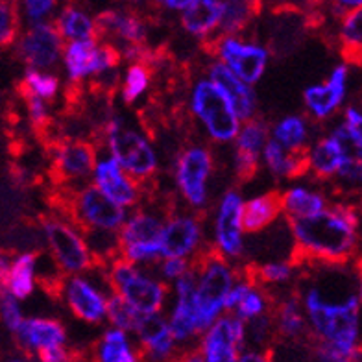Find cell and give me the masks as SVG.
<instances>
[{"instance_id": "277c9868", "label": "cell", "mask_w": 362, "mask_h": 362, "mask_svg": "<svg viewBox=\"0 0 362 362\" xmlns=\"http://www.w3.org/2000/svg\"><path fill=\"white\" fill-rule=\"evenodd\" d=\"M102 141H105L111 158L141 187V191L148 183H153L159 170V158L152 143L141 132L124 124L122 117L113 115L102 129Z\"/></svg>"}, {"instance_id": "681fc988", "label": "cell", "mask_w": 362, "mask_h": 362, "mask_svg": "<svg viewBox=\"0 0 362 362\" xmlns=\"http://www.w3.org/2000/svg\"><path fill=\"white\" fill-rule=\"evenodd\" d=\"M126 8H132V10H143V8H148V6L153 4V0H122Z\"/></svg>"}, {"instance_id": "ac0fdd59", "label": "cell", "mask_w": 362, "mask_h": 362, "mask_svg": "<svg viewBox=\"0 0 362 362\" xmlns=\"http://www.w3.org/2000/svg\"><path fill=\"white\" fill-rule=\"evenodd\" d=\"M270 128L262 119L246 120L235 137L233 170L235 180L238 183H248L255 177L261 165V153L264 144L268 143Z\"/></svg>"}, {"instance_id": "f35d334b", "label": "cell", "mask_w": 362, "mask_h": 362, "mask_svg": "<svg viewBox=\"0 0 362 362\" xmlns=\"http://www.w3.org/2000/svg\"><path fill=\"white\" fill-rule=\"evenodd\" d=\"M21 23L26 26L52 23L63 0H13Z\"/></svg>"}, {"instance_id": "b9f144b4", "label": "cell", "mask_w": 362, "mask_h": 362, "mask_svg": "<svg viewBox=\"0 0 362 362\" xmlns=\"http://www.w3.org/2000/svg\"><path fill=\"white\" fill-rule=\"evenodd\" d=\"M23 309L19 305V300L10 294L6 286H0V320L4 327L13 333L17 325L23 322Z\"/></svg>"}, {"instance_id": "e0dca14e", "label": "cell", "mask_w": 362, "mask_h": 362, "mask_svg": "<svg viewBox=\"0 0 362 362\" xmlns=\"http://www.w3.org/2000/svg\"><path fill=\"white\" fill-rule=\"evenodd\" d=\"M204 243V215H170L165 220L159 244L163 259H192Z\"/></svg>"}, {"instance_id": "484cf974", "label": "cell", "mask_w": 362, "mask_h": 362, "mask_svg": "<svg viewBox=\"0 0 362 362\" xmlns=\"http://www.w3.org/2000/svg\"><path fill=\"white\" fill-rule=\"evenodd\" d=\"M90 362H143L139 346L132 334L110 327L90 346Z\"/></svg>"}, {"instance_id": "f907efd6", "label": "cell", "mask_w": 362, "mask_h": 362, "mask_svg": "<svg viewBox=\"0 0 362 362\" xmlns=\"http://www.w3.org/2000/svg\"><path fill=\"white\" fill-rule=\"evenodd\" d=\"M0 362H30V358L23 357V355H10V357L0 358Z\"/></svg>"}, {"instance_id": "f1b7e54d", "label": "cell", "mask_w": 362, "mask_h": 362, "mask_svg": "<svg viewBox=\"0 0 362 362\" xmlns=\"http://www.w3.org/2000/svg\"><path fill=\"white\" fill-rule=\"evenodd\" d=\"M261 158L276 177L296 180L309 172V148L300 152H286L276 141H268L262 148Z\"/></svg>"}, {"instance_id": "7a4b0ae2", "label": "cell", "mask_w": 362, "mask_h": 362, "mask_svg": "<svg viewBox=\"0 0 362 362\" xmlns=\"http://www.w3.org/2000/svg\"><path fill=\"white\" fill-rule=\"evenodd\" d=\"M300 301L315 342L327 344L348 355L361 353V294H353L342 301H325L309 285Z\"/></svg>"}, {"instance_id": "603a6c76", "label": "cell", "mask_w": 362, "mask_h": 362, "mask_svg": "<svg viewBox=\"0 0 362 362\" xmlns=\"http://www.w3.org/2000/svg\"><path fill=\"white\" fill-rule=\"evenodd\" d=\"M207 78L226 96V100L229 102V105H231V110L237 115L238 120L246 122V120L255 117V113H257V98H255V93L252 90V87L238 80L226 65L213 59L207 65Z\"/></svg>"}, {"instance_id": "f6af8a7d", "label": "cell", "mask_w": 362, "mask_h": 362, "mask_svg": "<svg viewBox=\"0 0 362 362\" xmlns=\"http://www.w3.org/2000/svg\"><path fill=\"white\" fill-rule=\"evenodd\" d=\"M237 362H272L270 351L268 349H252L244 348Z\"/></svg>"}, {"instance_id": "83f0119b", "label": "cell", "mask_w": 362, "mask_h": 362, "mask_svg": "<svg viewBox=\"0 0 362 362\" xmlns=\"http://www.w3.org/2000/svg\"><path fill=\"white\" fill-rule=\"evenodd\" d=\"M168 216L165 213H153L152 209H139L135 215L124 220L119 229L120 248L137 246V244L159 243L163 226Z\"/></svg>"}, {"instance_id": "1f68e13d", "label": "cell", "mask_w": 362, "mask_h": 362, "mask_svg": "<svg viewBox=\"0 0 362 362\" xmlns=\"http://www.w3.org/2000/svg\"><path fill=\"white\" fill-rule=\"evenodd\" d=\"M281 205L286 220L309 218L325 209L327 200L318 191L307 187H292L286 192H281Z\"/></svg>"}, {"instance_id": "4dcf8cb0", "label": "cell", "mask_w": 362, "mask_h": 362, "mask_svg": "<svg viewBox=\"0 0 362 362\" xmlns=\"http://www.w3.org/2000/svg\"><path fill=\"white\" fill-rule=\"evenodd\" d=\"M342 161V150L331 135L318 139L309 146V172L315 174L316 180L327 181L337 176Z\"/></svg>"}, {"instance_id": "ba28073f", "label": "cell", "mask_w": 362, "mask_h": 362, "mask_svg": "<svg viewBox=\"0 0 362 362\" xmlns=\"http://www.w3.org/2000/svg\"><path fill=\"white\" fill-rule=\"evenodd\" d=\"M39 228L47 240L48 253L63 276H81L93 267L83 235L71 222L59 215H47L41 218Z\"/></svg>"}, {"instance_id": "bcb514c9", "label": "cell", "mask_w": 362, "mask_h": 362, "mask_svg": "<svg viewBox=\"0 0 362 362\" xmlns=\"http://www.w3.org/2000/svg\"><path fill=\"white\" fill-rule=\"evenodd\" d=\"M331 8L339 17H342L344 13H349V11L362 10V0H333Z\"/></svg>"}, {"instance_id": "7dc6e473", "label": "cell", "mask_w": 362, "mask_h": 362, "mask_svg": "<svg viewBox=\"0 0 362 362\" xmlns=\"http://www.w3.org/2000/svg\"><path fill=\"white\" fill-rule=\"evenodd\" d=\"M344 124L348 126V128L361 132L362 117H361V111H358L355 105H348V107H346V113H344Z\"/></svg>"}, {"instance_id": "44dd1931", "label": "cell", "mask_w": 362, "mask_h": 362, "mask_svg": "<svg viewBox=\"0 0 362 362\" xmlns=\"http://www.w3.org/2000/svg\"><path fill=\"white\" fill-rule=\"evenodd\" d=\"M62 296L72 316L83 324L100 325L105 320L107 298L83 276H69L63 283Z\"/></svg>"}, {"instance_id": "4316f807", "label": "cell", "mask_w": 362, "mask_h": 362, "mask_svg": "<svg viewBox=\"0 0 362 362\" xmlns=\"http://www.w3.org/2000/svg\"><path fill=\"white\" fill-rule=\"evenodd\" d=\"M283 215L281 192L270 191L259 194L246 204H243L240 211V226L244 233L257 235L270 228L279 216Z\"/></svg>"}, {"instance_id": "c3c4849f", "label": "cell", "mask_w": 362, "mask_h": 362, "mask_svg": "<svg viewBox=\"0 0 362 362\" xmlns=\"http://www.w3.org/2000/svg\"><path fill=\"white\" fill-rule=\"evenodd\" d=\"M176 362H204L202 355L198 353V349L191 348V349H183L180 353V357L176 358Z\"/></svg>"}, {"instance_id": "7c38bea8", "label": "cell", "mask_w": 362, "mask_h": 362, "mask_svg": "<svg viewBox=\"0 0 362 362\" xmlns=\"http://www.w3.org/2000/svg\"><path fill=\"white\" fill-rule=\"evenodd\" d=\"M63 47L65 43L52 23L26 26L15 41V50L21 62L28 69L45 72H50L62 62Z\"/></svg>"}, {"instance_id": "8992f818", "label": "cell", "mask_w": 362, "mask_h": 362, "mask_svg": "<svg viewBox=\"0 0 362 362\" xmlns=\"http://www.w3.org/2000/svg\"><path fill=\"white\" fill-rule=\"evenodd\" d=\"M100 143L95 139H62L47 146L50 180L56 189H80L87 185L98 161Z\"/></svg>"}, {"instance_id": "e575fe53", "label": "cell", "mask_w": 362, "mask_h": 362, "mask_svg": "<svg viewBox=\"0 0 362 362\" xmlns=\"http://www.w3.org/2000/svg\"><path fill=\"white\" fill-rule=\"evenodd\" d=\"M153 78H156V69L152 65V59L129 63L122 76V86L119 87L122 102L126 105H134L152 87Z\"/></svg>"}, {"instance_id": "ffe728a7", "label": "cell", "mask_w": 362, "mask_h": 362, "mask_svg": "<svg viewBox=\"0 0 362 362\" xmlns=\"http://www.w3.org/2000/svg\"><path fill=\"white\" fill-rule=\"evenodd\" d=\"M174 291H176V303L170 313V318L167 320L168 329L180 348L191 349L189 346L200 339L194 315V274L189 270L185 276L176 279Z\"/></svg>"}, {"instance_id": "9c48e42d", "label": "cell", "mask_w": 362, "mask_h": 362, "mask_svg": "<svg viewBox=\"0 0 362 362\" xmlns=\"http://www.w3.org/2000/svg\"><path fill=\"white\" fill-rule=\"evenodd\" d=\"M176 185L181 198L192 211L205 215L209 202L207 183L215 170V156L204 144H189L176 156Z\"/></svg>"}, {"instance_id": "836d02e7", "label": "cell", "mask_w": 362, "mask_h": 362, "mask_svg": "<svg viewBox=\"0 0 362 362\" xmlns=\"http://www.w3.org/2000/svg\"><path fill=\"white\" fill-rule=\"evenodd\" d=\"M35 253L21 252L13 255L4 286L17 300H28L35 291Z\"/></svg>"}, {"instance_id": "6da1fadb", "label": "cell", "mask_w": 362, "mask_h": 362, "mask_svg": "<svg viewBox=\"0 0 362 362\" xmlns=\"http://www.w3.org/2000/svg\"><path fill=\"white\" fill-rule=\"evenodd\" d=\"M294 238L291 261L346 267L358 248V213L351 204H334L309 218L286 220Z\"/></svg>"}, {"instance_id": "9a60e30c", "label": "cell", "mask_w": 362, "mask_h": 362, "mask_svg": "<svg viewBox=\"0 0 362 362\" xmlns=\"http://www.w3.org/2000/svg\"><path fill=\"white\" fill-rule=\"evenodd\" d=\"M243 196L238 191L222 194L215 215V240L213 248L228 261H238L244 255V231L240 226Z\"/></svg>"}, {"instance_id": "5bb4252c", "label": "cell", "mask_w": 362, "mask_h": 362, "mask_svg": "<svg viewBox=\"0 0 362 362\" xmlns=\"http://www.w3.org/2000/svg\"><path fill=\"white\" fill-rule=\"evenodd\" d=\"M246 348L244 322L233 315L220 316L200 337L198 353L204 362H237Z\"/></svg>"}, {"instance_id": "5b68a950", "label": "cell", "mask_w": 362, "mask_h": 362, "mask_svg": "<svg viewBox=\"0 0 362 362\" xmlns=\"http://www.w3.org/2000/svg\"><path fill=\"white\" fill-rule=\"evenodd\" d=\"M111 288L139 315H159L167 303L168 285L156 276H150L122 257L107 267Z\"/></svg>"}, {"instance_id": "2e32d148", "label": "cell", "mask_w": 362, "mask_h": 362, "mask_svg": "<svg viewBox=\"0 0 362 362\" xmlns=\"http://www.w3.org/2000/svg\"><path fill=\"white\" fill-rule=\"evenodd\" d=\"M11 334L21 355L30 361L50 349L69 348L67 329L56 318H23Z\"/></svg>"}, {"instance_id": "30bf717a", "label": "cell", "mask_w": 362, "mask_h": 362, "mask_svg": "<svg viewBox=\"0 0 362 362\" xmlns=\"http://www.w3.org/2000/svg\"><path fill=\"white\" fill-rule=\"evenodd\" d=\"M207 45L216 62L226 65L246 86L257 83L270 62V50L244 35H218Z\"/></svg>"}, {"instance_id": "d590c367", "label": "cell", "mask_w": 362, "mask_h": 362, "mask_svg": "<svg viewBox=\"0 0 362 362\" xmlns=\"http://www.w3.org/2000/svg\"><path fill=\"white\" fill-rule=\"evenodd\" d=\"M274 139L286 152H300L309 148V124L303 117L298 115H288L281 119L274 128Z\"/></svg>"}, {"instance_id": "d6986e66", "label": "cell", "mask_w": 362, "mask_h": 362, "mask_svg": "<svg viewBox=\"0 0 362 362\" xmlns=\"http://www.w3.org/2000/svg\"><path fill=\"white\" fill-rule=\"evenodd\" d=\"M349 67L348 63H340L331 71L329 80L325 83L307 87L303 93V102H305L307 113L318 122H324L333 117L340 110L346 90H348Z\"/></svg>"}, {"instance_id": "4fadbf2b", "label": "cell", "mask_w": 362, "mask_h": 362, "mask_svg": "<svg viewBox=\"0 0 362 362\" xmlns=\"http://www.w3.org/2000/svg\"><path fill=\"white\" fill-rule=\"evenodd\" d=\"M98 39L113 45L117 50L128 47H148V23L137 10L120 6L96 15Z\"/></svg>"}, {"instance_id": "3957f363", "label": "cell", "mask_w": 362, "mask_h": 362, "mask_svg": "<svg viewBox=\"0 0 362 362\" xmlns=\"http://www.w3.org/2000/svg\"><path fill=\"white\" fill-rule=\"evenodd\" d=\"M189 270L194 274L196 327L202 337L222 316L226 298L240 274L213 248V244L196 253L189 261Z\"/></svg>"}, {"instance_id": "ab89813d", "label": "cell", "mask_w": 362, "mask_h": 362, "mask_svg": "<svg viewBox=\"0 0 362 362\" xmlns=\"http://www.w3.org/2000/svg\"><path fill=\"white\" fill-rule=\"evenodd\" d=\"M141 316L143 315H139L137 310L132 309L120 296L111 294L107 298V303H105V320H110L115 329H120L124 333L134 334Z\"/></svg>"}, {"instance_id": "7bdbcfd3", "label": "cell", "mask_w": 362, "mask_h": 362, "mask_svg": "<svg viewBox=\"0 0 362 362\" xmlns=\"http://www.w3.org/2000/svg\"><path fill=\"white\" fill-rule=\"evenodd\" d=\"M158 264V279L161 281H176L181 276H185L189 272V259H180V257H167L161 259Z\"/></svg>"}, {"instance_id": "cb8c5ba5", "label": "cell", "mask_w": 362, "mask_h": 362, "mask_svg": "<svg viewBox=\"0 0 362 362\" xmlns=\"http://www.w3.org/2000/svg\"><path fill=\"white\" fill-rule=\"evenodd\" d=\"M52 24L63 43L98 39L96 15L90 13L89 8L81 4L80 0H63Z\"/></svg>"}, {"instance_id": "f546056e", "label": "cell", "mask_w": 362, "mask_h": 362, "mask_svg": "<svg viewBox=\"0 0 362 362\" xmlns=\"http://www.w3.org/2000/svg\"><path fill=\"white\" fill-rule=\"evenodd\" d=\"M272 322L276 334L286 340H298L307 334V320L300 296H286L285 300L276 301L272 307Z\"/></svg>"}, {"instance_id": "52a82bcc", "label": "cell", "mask_w": 362, "mask_h": 362, "mask_svg": "<svg viewBox=\"0 0 362 362\" xmlns=\"http://www.w3.org/2000/svg\"><path fill=\"white\" fill-rule=\"evenodd\" d=\"M189 110L205 128L215 143H231L240 128V120L233 113L226 96L207 76H202L191 86Z\"/></svg>"}, {"instance_id": "74e56055", "label": "cell", "mask_w": 362, "mask_h": 362, "mask_svg": "<svg viewBox=\"0 0 362 362\" xmlns=\"http://www.w3.org/2000/svg\"><path fill=\"white\" fill-rule=\"evenodd\" d=\"M59 87H62V81H59V78L54 72L26 69L17 90L37 96V98L45 102H52L59 95Z\"/></svg>"}, {"instance_id": "60d3db41", "label": "cell", "mask_w": 362, "mask_h": 362, "mask_svg": "<svg viewBox=\"0 0 362 362\" xmlns=\"http://www.w3.org/2000/svg\"><path fill=\"white\" fill-rule=\"evenodd\" d=\"M21 30L23 23L13 0H0V50L13 47Z\"/></svg>"}, {"instance_id": "d4e9b609", "label": "cell", "mask_w": 362, "mask_h": 362, "mask_svg": "<svg viewBox=\"0 0 362 362\" xmlns=\"http://www.w3.org/2000/svg\"><path fill=\"white\" fill-rule=\"evenodd\" d=\"M220 15H222L220 0H194L180 15L181 28L191 37L200 39L202 43H211L218 34Z\"/></svg>"}, {"instance_id": "8d00e7d4", "label": "cell", "mask_w": 362, "mask_h": 362, "mask_svg": "<svg viewBox=\"0 0 362 362\" xmlns=\"http://www.w3.org/2000/svg\"><path fill=\"white\" fill-rule=\"evenodd\" d=\"M339 39L346 63H358L362 47V10L349 11L340 17Z\"/></svg>"}, {"instance_id": "816d5d0a", "label": "cell", "mask_w": 362, "mask_h": 362, "mask_svg": "<svg viewBox=\"0 0 362 362\" xmlns=\"http://www.w3.org/2000/svg\"><path fill=\"white\" fill-rule=\"evenodd\" d=\"M310 2H313V4L315 6H331V2H333V0H310Z\"/></svg>"}, {"instance_id": "8fae6325", "label": "cell", "mask_w": 362, "mask_h": 362, "mask_svg": "<svg viewBox=\"0 0 362 362\" xmlns=\"http://www.w3.org/2000/svg\"><path fill=\"white\" fill-rule=\"evenodd\" d=\"M122 62L119 50L102 39L65 43L62 54L63 69L72 86H81L87 80H96L107 72L119 71Z\"/></svg>"}, {"instance_id": "d6a6232c", "label": "cell", "mask_w": 362, "mask_h": 362, "mask_svg": "<svg viewBox=\"0 0 362 362\" xmlns=\"http://www.w3.org/2000/svg\"><path fill=\"white\" fill-rule=\"evenodd\" d=\"M218 35H243V32L253 23L259 11L257 0H220Z\"/></svg>"}, {"instance_id": "ee69618b", "label": "cell", "mask_w": 362, "mask_h": 362, "mask_svg": "<svg viewBox=\"0 0 362 362\" xmlns=\"http://www.w3.org/2000/svg\"><path fill=\"white\" fill-rule=\"evenodd\" d=\"M194 0H153V4L158 6L159 10L167 11V13H183V11L192 4Z\"/></svg>"}, {"instance_id": "7402d4cb", "label": "cell", "mask_w": 362, "mask_h": 362, "mask_svg": "<svg viewBox=\"0 0 362 362\" xmlns=\"http://www.w3.org/2000/svg\"><path fill=\"white\" fill-rule=\"evenodd\" d=\"M93 177H95L96 189L102 194L107 196L111 202L120 205L122 209L135 207V205H139V202L143 200L141 187L117 165V161L111 156L96 161Z\"/></svg>"}]
</instances>
